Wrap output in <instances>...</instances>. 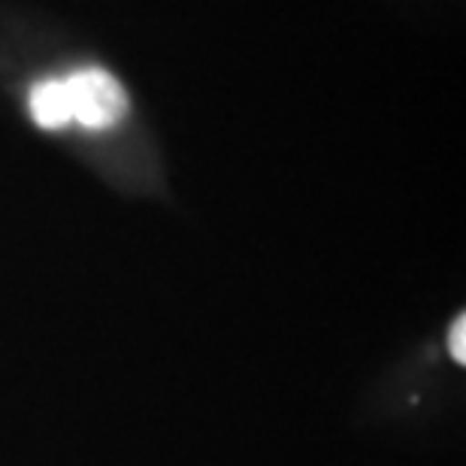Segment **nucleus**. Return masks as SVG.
I'll use <instances>...</instances> for the list:
<instances>
[{
	"label": "nucleus",
	"instance_id": "f257e3e1",
	"mask_svg": "<svg viewBox=\"0 0 466 466\" xmlns=\"http://www.w3.org/2000/svg\"><path fill=\"white\" fill-rule=\"evenodd\" d=\"M64 88H67L70 100V121H79L88 130L113 127L127 113L125 88L106 70H76L64 79Z\"/></svg>",
	"mask_w": 466,
	"mask_h": 466
},
{
	"label": "nucleus",
	"instance_id": "f03ea898",
	"mask_svg": "<svg viewBox=\"0 0 466 466\" xmlns=\"http://www.w3.org/2000/svg\"><path fill=\"white\" fill-rule=\"evenodd\" d=\"M31 116L46 130H58L70 125V100L64 79L36 82L31 88Z\"/></svg>",
	"mask_w": 466,
	"mask_h": 466
},
{
	"label": "nucleus",
	"instance_id": "7ed1b4c3",
	"mask_svg": "<svg viewBox=\"0 0 466 466\" xmlns=\"http://www.w3.org/2000/svg\"><path fill=\"white\" fill-rule=\"evenodd\" d=\"M451 354H454V360L458 363H466V324L463 319L454 321V328H451Z\"/></svg>",
	"mask_w": 466,
	"mask_h": 466
}]
</instances>
